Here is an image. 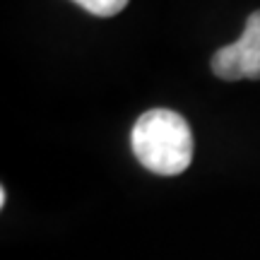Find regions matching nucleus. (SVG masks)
<instances>
[{
	"instance_id": "1",
	"label": "nucleus",
	"mask_w": 260,
	"mask_h": 260,
	"mask_svg": "<svg viewBox=\"0 0 260 260\" xmlns=\"http://www.w3.org/2000/svg\"><path fill=\"white\" fill-rule=\"evenodd\" d=\"M133 154L159 176L183 174L193 161V133L188 121L171 109H152L140 116L130 133Z\"/></svg>"
},
{
	"instance_id": "2",
	"label": "nucleus",
	"mask_w": 260,
	"mask_h": 260,
	"mask_svg": "<svg viewBox=\"0 0 260 260\" xmlns=\"http://www.w3.org/2000/svg\"><path fill=\"white\" fill-rule=\"evenodd\" d=\"M212 73L219 80H260V10L246 19L241 39L222 46L212 56Z\"/></svg>"
},
{
	"instance_id": "3",
	"label": "nucleus",
	"mask_w": 260,
	"mask_h": 260,
	"mask_svg": "<svg viewBox=\"0 0 260 260\" xmlns=\"http://www.w3.org/2000/svg\"><path fill=\"white\" fill-rule=\"evenodd\" d=\"M73 3H77L82 10L92 12L96 17H113L121 10H125L130 0H73Z\"/></svg>"
}]
</instances>
